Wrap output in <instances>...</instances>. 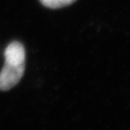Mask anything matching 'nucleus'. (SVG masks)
<instances>
[{
    "mask_svg": "<svg viewBox=\"0 0 130 130\" xmlns=\"http://www.w3.org/2000/svg\"><path fill=\"white\" fill-rule=\"evenodd\" d=\"M25 68V51L22 43L13 42L5 51V64L0 71V90L12 89L22 79Z\"/></svg>",
    "mask_w": 130,
    "mask_h": 130,
    "instance_id": "obj_1",
    "label": "nucleus"
},
{
    "mask_svg": "<svg viewBox=\"0 0 130 130\" xmlns=\"http://www.w3.org/2000/svg\"><path fill=\"white\" fill-rule=\"evenodd\" d=\"M41 3L49 8H61L72 4L76 0H40Z\"/></svg>",
    "mask_w": 130,
    "mask_h": 130,
    "instance_id": "obj_2",
    "label": "nucleus"
}]
</instances>
